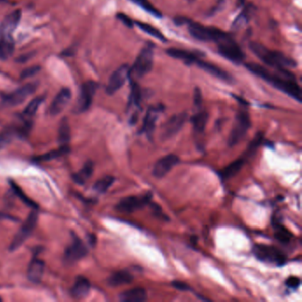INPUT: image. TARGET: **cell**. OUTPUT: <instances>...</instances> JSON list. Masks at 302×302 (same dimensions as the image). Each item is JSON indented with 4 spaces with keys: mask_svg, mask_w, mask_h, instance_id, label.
Instances as JSON below:
<instances>
[{
    "mask_svg": "<svg viewBox=\"0 0 302 302\" xmlns=\"http://www.w3.org/2000/svg\"><path fill=\"white\" fill-rule=\"evenodd\" d=\"M246 67L251 73L262 78L273 87L284 92L292 99L301 102V88L295 79V77L288 69H277L278 73H271L264 66L256 63H247Z\"/></svg>",
    "mask_w": 302,
    "mask_h": 302,
    "instance_id": "cell-1",
    "label": "cell"
},
{
    "mask_svg": "<svg viewBox=\"0 0 302 302\" xmlns=\"http://www.w3.org/2000/svg\"><path fill=\"white\" fill-rule=\"evenodd\" d=\"M22 17L20 9L12 12L0 23V59H8L15 51V39L13 35Z\"/></svg>",
    "mask_w": 302,
    "mask_h": 302,
    "instance_id": "cell-2",
    "label": "cell"
},
{
    "mask_svg": "<svg viewBox=\"0 0 302 302\" xmlns=\"http://www.w3.org/2000/svg\"><path fill=\"white\" fill-rule=\"evenodd\" d=\"M249 47L252 52L265 63L266 65L275 67L276 69H288L290 67H295L297 66L293 59L284 55V53L277 51H273L267 48L263 44L253 42L249 44Z\"/></svg>",
    "mask_w": 302,
    "mask_h": 302,
    "instance_id": "cell-3",
    "label": "cell"
},
{
    "mask_svg": "<svg viewBox=\"0 0 302 302\" xmlns=\"http://www.w3.org/2000/svg\"><path fill=\"white\" fill-rule=\"evenodd\" d=\"M187 24L190 34L199 41L217 43L228 34L215 27L205 26L199 22H192L190 20Z\"/></svg>",
    "mask_w": 302,
    "mask_h": 302,
    "instance_id": "cell-4",
    "label": "cell"
},
{
    "mask_svg": "<svg viewBox=\"0 0 302 302\" xmlns=\"http://www.w3.org/2000/svg\"><path fill=\"white\" fill-rule=\"evenodd\" d=\"M216 44H217L218 52L223 58L235 64L243 62L246 57L245 53L230 34H227L223 38H221V40L217 42Z\"/></svg>",
    "mask_w": 302,
    "mask_h": 302,
    "instance_id": "cell-5",
    "label": "cell"
},
{
    "mask_svg": "<svg viewBox=\"0 0 302 302\" xmlns=\"http://www.w3.org/2000/svg\"><path fill=\"white\" fill-rule=\"evenodd\" d=\"M250 126V117H249V114L247 111H239L237 114L233 127H232V131L229 136V146L233 147L243 140Z\"/></svg>",
    "mask_w": 302,
    "mask_h": 302,
    "instance_id": "cell-6",
    "label": "cell"
},
{
    "mask_svg": "<svg viewBox=\"0 0 302 302\" xmlns=\"http://www.w3.org/2000/svg\"><path fill=\"white\" fill-rule=\"evenodd\" d=\"M154 65V48L152 44H147L142 49L136 61L130 68V74L136 78H141L147 74Z\"/></svg>",
    "mask_w": 302,
    "mask_h": 302,
    "instance_id": "cell-7",
    "label": "cell"
},
{
    "mask_svg": "<svg viewBox=\"0 0 302 302\" xmlns=\"http://www.w3.org/2000/svg\"><path fill=\"white\" fill-rule=\"evenodd\" d=\"M37 221H38V214L36 209H33L28 215V217L23 222L18 232L14 237V240H12L10 244L9 250L13 252L22 247L24 242L28 240V238L31 235L35 228L37 227Z\"/></svg>",
    "mask_w": 302,
    "mask_h": 302,
    "instance_id": "cell-8",
    "label": "cell"
},
{
    "mask_svg": "<svg viewBox=\"0 0 302 302\" xmlns=\"http://www.w3.org/2000/svg\"><path fill=\"white\" fill-rule=\"evenodd\" d=\"M253 253L254 256L262 262L278 266L283 265L286 262L285 254L273 246L255 245L253 248Z\"/></svg>",
    "mask_w": 302,
    "mask_h": 302,
    "instance_id": "cell-9",
    "label": "cell"
},
{
    "mask_svg": "<svg viewBox=\"0 0 302 302\" xmlns=\"http://www.w3.org/2000/svg\"><path fill=\"white\" fill-rule=\"evenodd\" d=\"M151 193H147L143 196H129L121 199L115 206V209L118 212L125 214L134 213L146 206L148 203L151 201Z\"/></svg>",
    "mask_w": 302,
    "mask_h": 302,
    "instance_id": "cell-10",
    "label": "cell"
},
{
    "mask_svg": "<svg viewBox=\"0 0 302 302\" xmlns=\"http://www.w3.org/2000/svg\"><path fill=\"white\" fill-rule=\"evenodd\" d=\"M37 89L36 84H27L21 88L5 95L2 98V106L6 107H13L18 106L26 100L28 97L33 94Z\"/></svg>",
    "mask_w": 302,
    "mask_h": 302,
    "instance_id": "cell-11",
    "label": "cell"
},
{
    "mask_svg": "<svg viewBox=\"0 0 302 302\" xmlns=\"http://www.w3.org/2000/svg\"><path fill=\"white\" fill-rule=\"evenodd\" d=\"M99 85L93 81H88L83 84L80 90V95L78 97V102L74 107V112L78 114L84 113L88 110L92 106L93 97L96 92Z\"/></svg>",
    "mask_w": 302,
    "mask_h": 302,
    "instance_id": "cell-12",
    "label": "cell"
},
{
    "mask_svg": "<svg viewBox=\"0 0 302 302\" xmlns=\"http://www.w3.org/2000/svg\"><path fill=\"white\" fill-rule=\"evenodd\" d=\"M187 119H188V114L186 113L174 114L173 116H171L162 128V136H161L162 139L169 140L174 136H176L184 127Z\"/></svg>",
    "mask_w": 302,
    "mask_h": 302,
    "instance_id": "cell-13",
    "label": "cell"
},
{
    "mask_svg": "<svg viewBox=\"0 0 302 302\" xmlns=\"http://www.w3.org/2000/svg\"><path fill=\"white\" fill-rule=\"evenodd\" d=\"M73 240L70 245L66 247L64 254V260L67 263H74L84 258L88 253L85 243L76 234L72 233Z\"/></svg>",
    "mask_w": 302,
    "mask_h": 302,
    "instance_id": "cell-14",
    "label": "cell"
},
{
    "mask_svg": "<svg viewBox=\"0 0 302 302\" xmlns=\"http://www.w3.org/2000/svg\"><path fill=\"white\" fill-rule=\"evenodd\" d=\"M129 76H130V67L127 64L122 65L114 71L107 84V94L113 95L115 92H118L125 84Z\"/></svg>",
    "mask_w": 302,
    "mask_h": 302,
    "instance_id": "cell-15",
    "label": "cell"
},
{
    "mask_svg": "<svg viewBox=\"0 0 302 302\" xmlns=\"http://www.w3.org/2000/svg\"><path fill=\"white\" fill-rule=\"evenodd\" d=\"M179 162H180V159L173 154L163 156L155 162V166L153 169V176L156 178H162L165 177L174 167L177 166Z\"/></svg>",
    "mask_w": 302,
    "mask_h": 302,
    "instance_id": "cell-16",
    "label": "cell"
},
{
    "mask_svg": "<svg viewBox=\"0 0 302 302\" xmlns=\"http://www.w3.org/2000/svg\"><path fill=\"white\" fill-rule=\"evenodd\" d=\"M72 93L68 88H64L57 94V96L52 100V104L49 108V113L52 116L60 114L66 106L69 103Z\"/></svg>",
    "mask_w": 302,
    "mask_h": 302,
    "instance_id": "cell-17",
    "label": "cell"
},
{
    "mask_svg": "<svg viewBox=\"0 0 302 302\" xmlns=\"http://www.w3.org/2000/svg\"><path fill=\"white\" fill-rule=\"evenodd\" d=\"M196 66H199V68H201L204 71H206V73L210 74L214 78H219L222 81L232 82V78L231 74H228L226 71L221 69V67L215 66L214 64L210 62H207L202 59H197L194 62Z\"/></svg>",
    "mask_w": 302,
    "mask_h": 302,
    "instance_id": "cell-18",
    "label": "cell"
},
{
    "mask_svg": "<svg viewBox=\"0 0 302 302\" xmlns=\"http://www.w3.org/2000/svg\"><path fill=\"white\" fill-rule=\"evenodd\" d=\"M162 106L159 107H152L149 108V110L146 113V115L144 117V123L142 126L141 132L145 133L148 136H151L153 132L155 131V125L158 118V114L160 112H162Z\"/></svg>",
    "mask_w": 302,
    "mask_h": 302,
    "instance_id": "cell-19",
    "label": "cell"
},
{
    "mask_svg": "<svg viewBox=\"0 0 302 302\" xmlns=\"http://www.w3.org/2000/svg\"><path fill=\"white\" fill-rule=\"evenodd\" d=\"M166 53L174 59L183 60L186 64H194L197 59H200V54L198 52H190V51L183 50V49H167Z\"/></svg>",
    "mask_w": 302,
    "mask_h": 302,
    "instance_id": "cell-20",
    "label": "cell"
},
{
    "mask_svg": "<svg viewBox=\"0 0 302 302\" xmlns=\"http://www.w3.org/2000/svg\"><path fill=\"white\" fill-rule=\"evenodd\" d=\"M44 262L38 258H34L29 264L28 278L32 283H39L44 275Z\"/></svg>",
    "mask_w": 302,
    "mask_h": 302,
    "instance_id": "cell-21",
    "label": "cell"
},
{
    "mask_svg": "<svg viewBox=\"0 0 302 302\" xmlns=\"http://www.w3.org/2000/svg\"><path fill=\"white\" fill-rule=\"evenodd\" d=\"M91 291V284L87 278L84 276H78L71 290V294L74 298L82 299L88 296Z\"/></svg>",
    "mask_w": 302,
    "mask_h": 302,
    "instance_id": "cell-22",
    "label": "cell"
},
{
    "mask_svg": "<svg viewBox=\"0 0 302 302\" xmlns=\"http://www.w3.org/2000/svg\"><path fill=\"white\" fill-rule=\"evenodd\" d=\"M120 299L123 302H144L147 299V292L144 288H134L122 292Z\"/></svg>",
    "mask_w": 302,
    "mask_h": 302,
    "instance_id": "cell-23",
    "label": "cell"
},
{
    "mask_svg": "<svg viewBox=\"0 0 302 302\" xmlns=\"http://www.w3.org/2000/svg\"><path fill=\"white\" fill-rule=\"evenodd\" d=\"M133 281V276L126 270L114 272L107 279V284L112 287H117L124 284H129Z\"/></svg>",
    "mask_w": 302,
    "mask_h": 302,
    "instance_id": "cell-24",
    "label": "cell"
},
{
    "mask_svg": "<svg viewBox=\"0 0 302 302\" xmlns=\"http://www.w3.org/2000/svg\"><path fill=\"white\" fill-rule=\"evenodd\" d=\"M208 117H209V115L206 111H199L198 113H196L192 116L191 122H192L193 129L196 133L204 132V130L206 129V123L208 121Z\"/></svg>",
    "mask_w": 302,
    "mask_h": 302,
    "instance_id": "cell-25",
    "label": "cell"
},
{
    "mask_svg": "<svg viewBox=\"0 0 302 302\" xmlns=\"http://www.w3.org/2000/svg\"><path fill=\"white\" fill-rule=\"evenodd\" d=\"M245 163L244 159H238L235 162H232L230 165L225 167L220 172V176L223 180H227L232 177H235L240 172Z\"/></svg>",
    "mask_w": 302,
    "mask_h": 302,
    "instance_id": "cell-26",
    "label": "cell"
},
{
    "mask_svg": "<svg viewBox=\"0 0 302 302\" xmlns=\"http://www.w3.org/2000/svg\"><path fill=\"white\" fill-rule=\"evenodd\" d=\"M93 173V163L91 161L85 162L81 170L73 176V179L78 184H84Z\"/></svg>",
    "mask_w": 302,
    "mask_h": 302,
    "instance_id": "cell-27",
    "label": "cell"
},
{
    "mask_svg": "<svg viewBox=\"0 0 302 302\" xmlns=\"http://www.w3.org/2000/svg\"><path fill=\"white\" fill-rule=\"evenodd\" d=\"M69 152H70V147H69L68 144L60 145V147L58 148V149L48 152L47 154H45L44 155L37 156L35 158V160L38 161V162H48V161H51L53 159L59 158L61 156L67 155Z\"/></svg>",
    "mask_w": 302,
    "mask_h": 302,
    "instance_id": "cell-28",
    "label": "cell"
},
{
    "mask_svg": "<svg viewBox=\"0 0 302 302\" xmlns=\"http://www.w3.org/2000/svg\"><path fill=\"white\" fill-rule=\"evenodd\" d=\"M70 137L71 130L69 122L66 117H64L59 123V136H58L59 144L61 145L68 144L70 141Z\"/></svg>",
    "mask_w": 302,
    "mask_h": 302,
    "instance_id": "cell-29",
    "label": "cell"
},
{
    "mask_svg": "<svg viewBox=\"0 0 302 302\" xmlns=\"http://www.w3.org/2000/svg\"><path fill=\"white\" fill-rule=\"evenodd\" d=\"M253 11H254V8L252 7V5H248L247 8H245L243 11L240 13L239 16L233 22L232 27V30H239L241 27L246 25L249 21L251 15H253Z\"/></svg>",
    "mask_w": 302,
    "mask_h": 302,
    "instance_id": "cell-30",
    "label": "cell"
},
{
    "mask_svg": "<svg viewBox=\"0 0 302 302\" xmlns=\"http://www.w3.org/2000/svg\"><path fill=\"white\" fill-rule=\"evenodd\" d=\"M136 26L138 27L142 31H144V33L150 35L151 37H155L156 39H158L159 41H162V42H167L166 37L163 35V34L158 30L156 29L155 27L152 26L148 23L142 22H136Z\"/></svg>",
    "mask_w": 302,
    "mask_h": 302,
    "instance_id": "cell-31",
    "label": "cell"
},
{
    "mask_svg": "<svg viewBox=\"0 0 302 302\" xmlns=\"http://www.w3.org/2000/svg\"><path fill=\"white\" fill-rule=\"evenodd\" d=\"M130 95H129V107H140L142 100V92L140 86L136 82L132 81L130 84Z\"/></svg>",
    "mask_w": 302,
    "mask_h": 302,
    "instance_id": "cell-32",
    "label": "cell"
},
{
    "mask_svg": "<svg viewBox=\"0 0 302 302\" xmlns=\"http://www.w3.org/2000/svg\"><path fill=\"white\" fill-rule=\"evenodd\" d=\"M114 177L112 176H106L97 181L93 185V189L99 193H105L108 189L110 188L114 183Z\"/></svg>",
    "mask_w": 302,
    "mask_h": 302,
    "instance_id": "cell-33",
    "label": "cell"
},
{
    "mask_svg": "<svg viewBox=\"0 0 302 302\" xmlns=\"http://www.w3.org/2000/svg\"><path fill=\"white\" fill-rule=\"evenodd\" d=\"M43 101H44L43 97H37V98H35L34 100H31L30 104L27 106L26 108L23 111V117L30 119L32 116H34Z\"/></svg>",
    "mask_w": 302,
    "mask_h": 302,
    "instance_id": "cell-34",
    "label": "cell"
},
{
    "mask_svg": "<svg viewBox=\"0 0 302 302\" xmlns=\"http://www.w3.org/2000/svg\"><path fill=\"white\" fill-rule=\"evenodd\" d=\"M134 4L143 8L144 10L149 13L150 15L155 16V17H162V13L159 11L157 8H155L154 5L152 4L149 0H130Z\"/></svg>",
    "mask_w": 302,
    "mask_h": 302,
    "instance_id": "cell-35",
    "label": "cell"
},
{
    "mask_svg": "<svg viewBox=\"0 0 302 302\" xmlns=\"http://www.w3.org/2000/svg\"><path fill=\"white\" fill-rule=\"evenodd\" d=\"M10 184H11L12 189L14 190V192H15V194L18 196L19 198H20V199L22 200V202L24 203V204H26L27 206H30V207L33 208V209H37V204L34 202V201H32L31 199H29V198L27 197L26 194H25L24 192H22V189L20 188L17 184H15L14 182H11Z\"/></svg>",
    "mask_w": 302,
    "mask_h": 302,
    "instance_id": "cell-36",
    "label": "cell"
},
{
    "mask_svg": "<svg viewBox=\"0 0 302 302\" xmlns=\"http://www.w3.org/2000/svg\"><path fill=\"white\" fill-rule=\"evenodd\" d=\"M275 229H276L275 236L280 242L287 244L291 241V233L288 231L287 229L284 228V226L281 224L276 225Z\"/></svg>",
    "mask_w": 302,
    "mask_h": 302,
    "instance_id": "cell-37",
    "label": "cell"
},
{
    "mask_svg": "<svg viewBox=\"0 0 302 302\" xmlns=\"http://www.w3.org/2000/svg\"><path fill=\"white\" fill-rule=\"evenodd\" d=\"M40 66H34L28 67L26 69L22 71V74H21V78L22 79H25V78H31L35 74H37L39 71H40Z\"/></svg>",
    "mask_w": 302,
    "mask_h": 302,
    "instance_id": "cell-38",
    "label": "cell"
},
{
    "mask_svg": "<svg viewBox=\"0 0 302 302\" xmlns=\"http://www.w3.org/2000/svg\"><path fill=\"white\" fill-rule=\"evenodd\" d=\"M285 284L291 289H297L300 285V279L297 276H290L285 282Z\"/></svg>",
    "mask_w": 302,
    "mask_h": 302,
    "instance_id": "cell-39",
    "label": "cell"
},
{
    "mask_svg": "<svg viewBox=\"0 0 302 302\" xmlns=\"http://www.w3.org/2000/svg\"><path fill=\"white\" fill-rule=\"evenodd\" d=\"M117 18H118L124 25L129 27V28H132L133 25H134V22H133L132 19L129 18V16L125 15V14H122V13L117 14Z\"/></svg>",
    "mask_w": 302,
    "mask_h": 302,
    "instance_id": "cell-40",
    "label": "cell"
},
{
    "mask_svg": "<svg viewBox=\"0 0 302 302\" xmlns=\"http://www.w3.org/2000/svg\"><path fill=\"white\" fill-rule=\"evenodd\" d=\"M172 286L177 290L179 291H186L190 290V286L188 284H185L184 282H181V281H173L172 282Z\"/></svg>",
    "mask_w": 302,
    "mask_h": 302,
    "instance_id": "cell-41",
    "label": "cell"
},
{
    "mask_svg": "<svg viewBox=\"0 0 302 302\" xmlns=\"http://www.w3.org/2000/svg\"><path fill=\"white\" fill-rule=\"evenodd\" d=\"M194 105L197 107H200L202 105V94L199 88H195L194 91Z\"/></svg>",
    "mask_w": 302,
    "mask_h": 302,
    "instance_id": "cell-42",
    "label": "cell"
},
{
    "mask_svg": "<svg viewBox=\"0 0 302 302\" xmlns=\"http://www.w3.org/2000/svg\"><path fill=\"white\" fill-rule=\"evenodd\" d=\"M0 220H11V221H17V218L15 216H12L8 214H5L0 212Z\"/></svg>",
    "mask_w": 302,
    "mask_h": 302,
    "instance_id": "cell-43",
    "label": "cell"
},
{
    "mask_svg": "<svg viewBox=\"0 0 302 302\" xmlns=\"http://www.w3.org/2000/svg\"><path fill=\"white\" fill-rule=\"evenodd\" d=\"M189 2H194L195 0H188Z\"/></svg>",
    "mask_w": 302,
    "mask_h": 302,
    "instance_id": "cell-44",
    "label": "cell"
},
{
    "mask_svg": "<svg viewBox=\"0 0 302 302\" xmlns=\"http://www.w3.org/2000/svg\"><path fill=\"white\" fill-rule=\"evenodd\" d=\"M4 1H7V0H0V2H4Z\"/></svg>",
    "mask_w": 302,
    "mask_h": 302,
    "instance_id": "cell-45",
    "label": "cell"
},
{
    "mask_svg": "<svg viewBox=\"0 0 302 302\" xmlns=\"http://www.w3.org/2000/svg\"><path fill=\"white\" fill-rule=\"evenodd\" d=\"M0 300H1V298H0Z\"/></svg>",
    "mask_w": 302,
    "mask_h": 302,
    "instance_id": "cell-46",
    "label": "cell"
}]
</instances>
